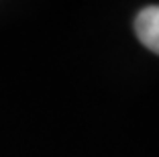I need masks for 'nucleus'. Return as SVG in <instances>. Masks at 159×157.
<instances>
[{
	"instance_id": "nucleus-1",
	"label": "nucleus",
	"mask_w": 159,
	"mask_h": 157,
	"mask_svg": "<svg viewBox=\"0 0 159 157\" xmlns=\"http://www.w3.org/2000/svg\"><path fill=\"white\" fill-rule=\"evenodd\" d=\"M135 33L147 49L159 55V6H147L137 14Z\"/></svg>"
}]
</instances>
